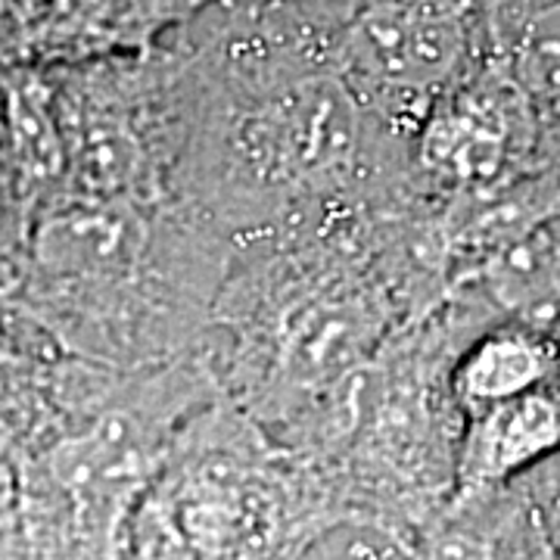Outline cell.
<instances>
[{"label":"cell","mask_w":560,"mask_h":560,"mask_svg":"<svg viewBox=\"0 0 560 560\" xmlns=\"http://www.w3.org/2000/svg\"><path fill=\"white\" fill-rule=\"evenodd\" d=\"M219 0H0V75L150 57Z\"/></svg>","instance_id":"obj_1"},{"label":"cell","mask_w":560,"mask_h":560,"mask_svg":"<svg viewBox=\"0 0 560 560\" xmlns=\"http://www.w3.org/2000/svg\"><path fill=\"white\" fill-rule=\"evenodd\" d=\"M474 0H361L342 35V66L374 94H440L470 54Z\"/></svg>","instance_id":"obj_2"},{"label":"cell","mask_w":560,"mask_h":560,"mask_svg":"<svg viewBox=\"0 0 560 560\" xmlns=\"http://www.w3.org/2000/svg\"><path fill=\"white\" fill-rule=\"evenodd\" d=\"M560 448V389L536 386L514 399L467 411L458 452V499L501 489Z\"/></svg>","instance_id":"obj_3"},{"label":"cell","mask_w":560,"mask_h":560,"mask_svg":"<svg viewBox=\"0 0 560 560\" xmlns=\"http://www.w3.org/2000/svg\"><path fill=\"white\" fill-rule=\"evenodd\" d=\"M555 361L558 355L548 337L526 327H501L464 352L452 374V389L467 411H477L545 386Z\"/></svg>","instance_id":"obj_4"},{"label":"cell","mask_w":560,"mask_h":560,"mask_svg":"<svg viewBox=\"0 0 560 560\" xmlns=\"http://www.w3.org/2000/svg\"><path fill=\"white\" fill-rule=\"evenodd\" d=\"M420 560H536L533 523L521 504L499 499V489L464 495Z\"/></svg>","instance_id":"obj_5"},{"label":"cell","mask_w":560,"mask_h":560,"mask_svg":"<svg viewBox=\"0 0 560 560\" xmlns=\"http://www.w3.org/2000/svg\"><path fill=\"white\" fill-rule=\"evenodd\" d=\"M371 346V318L355 302L320 300L293 315L283 330L280 355L293 374L349 371Z\"/></svg>","instance_id":"obj_6"},{"label":"cell","mask_w":560,"mask_h":560,"mask_svg":"<svg viewBox=\"0 0 560 560\" xmlns=\"http://www.w3.org/2000/svg\"><path fill=\"white\" fill-rule=\"evenodd\" d=\"M504 125L486 113L477 97H458L436 113L423 138L427 162L448 178L470 180L499 168L504 153Z\"/></svg>","instance_id":"obj_7"},{"label":"cell","mask_w":560,"mask_h":560,"mask_svg":"<svg viewBox=\"0 0 560 560\" xmlns=\"http://www.w3.org/2000/svg\"><path fill=\"white\" fill-rule=\"evenodd\" d=\"M44 361L50 359L25 334H16L13 320L0 318V452L20 440L57 386Z\"/></svg>","instance_id":"obj_8"},{"label":"cell","mask_w":560,"mask_h":560,"mask_svg":"<svg viewBox=\"0 0 560 560\" xmlns=\"http://www.w3.org/2000/svg\"><path fill=\"white\" fill-rule=\"evenodd\" d=\"M514 60L541 94H560V0L536 7L517 28Z\"/></svg>","instance_id":"obj_9"},{"label":"cell","mask_w":560,"mask_h":560,"mask_svg":"<svg viewBox=\"0 0 560 560\" xmlns=\"http://www.w3.org/2000/svg\"><path fill=\"white\" fill-rule=\"evenodd\" d=\"M25 224H28V209L20 197L16 178L10 172V162L0 143V283L10 293V283L16 275L22 253V237H25Z\"/></svg>","instance_id":"obj_10"}]
</instances>
